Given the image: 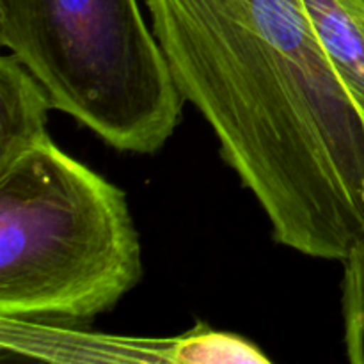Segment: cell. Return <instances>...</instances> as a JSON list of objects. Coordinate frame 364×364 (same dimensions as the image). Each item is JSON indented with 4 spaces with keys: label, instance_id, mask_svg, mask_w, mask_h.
<instances>
[{
    "label": "cell",
    "instance_id": "1",
    "mask_svg": "<svg viewBox=\"0 0 364 364\" xmlns=\"http://www.w3.org/2000/svg\"><path fill=\"white\" fill-rule=\"evenodd\" d=\"M181 98L277 244L341 259L364 233V117L304 0H144Z\"/></svg>",
    "mask_w": 364,
    "mask_h": 364
},
{
    "label": "cell",
    "instance_id": "2",
    "mask_svg": "<svg viewBox=\"0 0 364 364\" xmlns=\"http://www.w3.org/2000/svg\"><path fill=\"white\" fill-rule=\"evenodd\" d=\"M142 274L123 188L52 139L0 169V316L89 322Z\"/></svg>",
    "mask_w": 364,
    "mask_h": 364
},
{
    "label": "cell",
    "instance_id": "3",
    "mask_svg": "<svg viewBox=\"0 0 364 364\" xmlns=\"http://www.w3.org/2000/svg\"><path fill=\"white\" fill-rule=\"evenodd\" d=\"M0 45L117 151L153 155L180 123L185 100L137 0H0Z\"/></svg>",
    "mask_w": 364,
    "mask_h": 364
},
{
    "label": "cell",
    "instance_id": "4",
    "mask_svg": "<svg viewBox=\"0 0 364 364\" xmlns=\"http://www.w3.org/2000/svg\"><path fill=\"white\" fill-rule=\"evenodd\" d=\"M53 109L41 82L13 55L0 57V169L50 141L46 123Z\"/></svg>",
    "mask_w": 364,
    "mask_h": 364
},
{
    "label": "cell",
    "instance_id": "5",
    "mask_svg": "<svg viewBox=\"0 0 364 364\" xmlns=\"http://www.w3.org/2000/svg\"><path fill=\"white\" fill-rule=\"evenodd\" d=\"M318 38L364 117V7L354 0H304Z\"/></svg>",
    "mask_w": 364,
    "mask_h": 364
},
{
    "label": "cell",
    "instance_id": "6",
    "mask_svg": "<svg viewBox=\"0 0 364 364\" xmlns=\"http://www.w3.org/2000/svg\"><path fill=\"white\" fill-rule=\"evenodd\" d=\"M173 363H269V358L244 338L198 326L176 338Z\"/></svg>",
    "mask_w": 364,
    "mask_h": 364
},
{
    "label": "cell",
    "instance_id": "7",
    "mask_svg": "<svg viewBox=\"0 0 364 364\" xmlns=\"http://www.w3.org/2000/svg\"><path fill=\"white\" fill-rule=\"evenodd\" d=\"M343 263L341 283V313L343 341L352 364H364V233L352 245Z\"/></svg>",
    "mask_w": 364,
    "mask_h": 364
},
{
    "label": "cell",
    "instance_id": "8",
    "mask_svg": "<svg viewBox=\"0 0 364 364\" xmlns=\"http://www.w3.org/2000/svg\"><path fill=\"white\" fill-rule=\"evenodd\" d=\"M354 2H358V4H359V6H361V7H364V0H354Z\"/></svg>",
    "mask_w": 364,
    "mask_h": 364
}]
</instances>
